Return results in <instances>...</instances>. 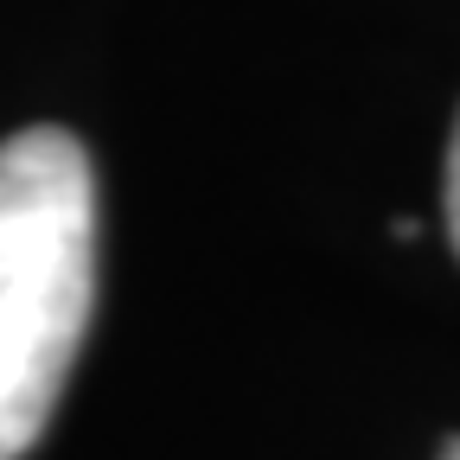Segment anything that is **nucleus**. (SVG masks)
Listing matches in <instances>:
<instances>
[{"instance_id":"obj_2","label":"nucleus","mask_w":460,"mask_h":460,"mask_svg":"<svg viewBox=\"0 0 460 460\" xmlns=\"http://www.w3.org/2000/svg\"><path fill=\"white\" fill-rule=\"evenodd\" d=\"M441 205H447V230H454V256H460V115H454V135H447V192H441Z\"/></svg>"},{"instance_id":"obj_1","label":"nucleus","mask_w":460,"mask_h":460,"mask_svg":"<svg viewBox=\"0 0 460 460\" xmlns=\"http://www.w3.org/2000/svg\"><path fill=\"white\" fill-rule=\"evenodd\" d=\"M96 314V172L71 128L0 141V460L58 416Z\"/></svg>"},{"instance_id":"obj_3","label":"nucleus","mask_w":460,"mask_h":460,"mask_svg":"<svg viewBox=\"0 0 460 460\" xmlns=\"http://www.w3.org/2000/svg\"><path fill=\"white\" fill-rule=\"evenodd\" d=\"M441 460H460V435H454V441H447V447H441Z\"/></svg>"}]
</instances>
